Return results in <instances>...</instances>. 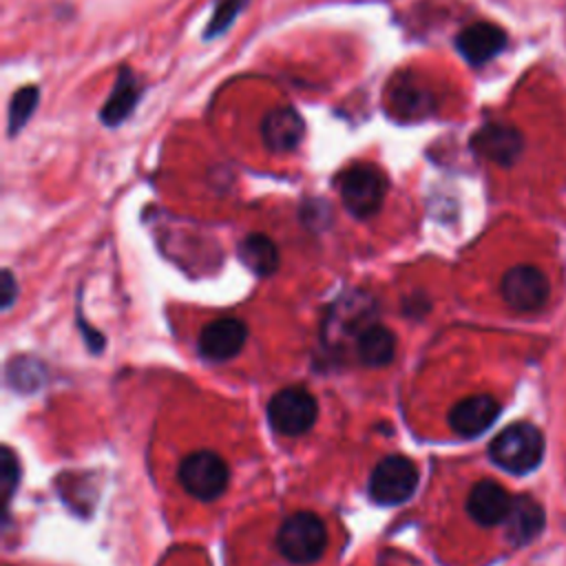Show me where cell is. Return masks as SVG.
I'll return each mask as SVG.
<instances>
[{"instance_id":"obj_1","label":"cell","mask_w":566,"mask_h":566,"mask_svg":"<svg viewBox=\"0 0 566 566\" xmlns=\"http://www.w3.org/2000/svg\"><path fill=\"white\" fill-rule=\"evenodd\" d=\"M544 433L531 422L504 427L489 444L491 460L515 475L533 471L544 458Z\"/></svg>"},{"instance_id":"obj_2","label":"cell","mask_w":566,"mask_h":566,"mask_svg":"<svg viewBox=\"0 0 566 566\" xmlns=\"http://www.w3.org/2000/svg\"><path fill=\"white\" fill-rule=\"evenodd\" d=\"M276 544L281 555L292 564H312L327 548V528L312 511H298L283 520Z\"/></svg>"},{"instance_id":"obj_3","label":"cell","mask_w":566,"mask_h":566,"mask_svg":"<svg viewBox=\"0 0 566 566\" xmlns=\"http://www.w3.org/2000/svg\"><path fill=\"white\" fill-rule=\"evenodd\" d=\"M230 471L226 460L208 449L186 455L179 464L181 486L201 502L217 500L228 489Z\"/></svg>"},{"instance_id":"obj_4","label":"cell","mask_w":566,"mask_h":566,"mask_svg":"<svg viewBox=\"0 0 566 566\" xmlns=\"http://www.w3.org/2000/svg\"><path fill=\"white\" fill-rule=\"evenodd\" d=\"M318 407L314 396L303 387H285L268 402V420L276 433L301 436L316 422Z\"/></svg>"},{"instance_id":"obj_5","label":"cell","mask_w":566,"mask_h":566,"mask_svg":"<svg viewBox=\"0 0 566 566\" xmlns=\"http://www.w3.org/2000/svg\"><path fill=\"white\" fill-rule=\"evenodd\" d=\"M387 192V181L374 166L360 164L343 172L340 177V199L349 214L367 219L378 212Z\"/></svg>"},{"instance_id":"obj_6","label":"cell","mask_w":566,"mask_h":566,"mask_svg":"<svg viewBox=\"0 0 566 566\" xmlns=\"http://www.w3.org/2000/svg\"><path fill=\"white\" fill-rule=\"evenodd\" d=\"M418 486V469L405 455H387L382 458L369 478V495L374 502L394 506L413 495Z\"/></svg>"},{"instance_id":"obj_7","label":"cell","mask_w":566,"mask_h":566,"mask_svg":"<svg viewBox=\"0 0 566 566\" xmlns=\"http://www.w3.org/2000/svg\"><path fill=\"white\" fill-rule=\"evenodd\" d=\"M500 292L509 307L517 312H537L551 296V283L539 268L524 263L504 272Z\"/></svg>"},{"instance_id":"obj_8","label":"cell","mask_w":566,"mask_h":566,"mask_svg":"<svg viewBox=\"0 0 566 566\" xmlns=\"http://www.w3.org/2000/svg\"><path fill=\"white\" fill-rule=\"evenodd\" d=\"M248 338V327L239 318H217L208 323L199 334V354L210 363H223L234 358Z\"/></svg>"},{"instance_id":"obj_9","label":"cell","mask_w":566,"mask_h":566,"mask_svg":"<svg viewBox=\"0 0 566 566\" xmlns=\"http://www.w3.org/2000/svg\"><path fill=\"white\" fill-rule=\"evenodd\" d=\"M513 500L515 497L495 480H480L467 497V511L480 526H495L506 522Z\"/></svg>"},{"instance_id":"obj_10","label":"cell","mask_w":566,"mask_h":566,"mask_svg":"<svg viewBox=\"0 0 566 566\" xmlns=\"http://www.w3.org/2000/svg\"><path fill=\"white\" fill-rule=\"evenodd\" d=\"M500 416V402L489 394L469 396L453 405L449 411V424L458 436L475 438L484 433Z\"/></svg>"},{"instance_id":"obj_11","label":"cell","mask_w":566,"mask_h":566,"mask_svg":"<svg viewBox=\"0 0 566 566\" xmlns=\"http://www.w3.org/2000/svg\"><path fill=\"white\" fill-rule=\"evenodd\" d=\"M455 44H458V51L462 53V57L469 64L478 66V64L489 62L504 49L506 33L491 22H475L460 31Z\"/></svg>"},{"instance_id":"obj_12","label":"cell","mask_w":566,"mask_h":566,"mask_svg":"<svg viewBox=\"0 0 566 566\" xmlns=\"http://www.w3.org/2000/svg\"><path fill=\"white\" fill-rule=\"evenodd\" d=\"M473 148L482 157L509 166L522 153V135L506 124H486L473 135Z\"/></svg>"},{"instance_id":"obj_13","label":"cell","mask_w":566,"mask_h":566,"mask_svg":"<svg viewBox=\"0 0 566 566\" xmlns=\"http://www.w3.org/2000/svg\"><path fill=\"white\" fill-rule=\"evenodd\" d=\"M263 142L274 153H290L303 137V119L292 106H276L263 119Z\"/></svg>"},{"instance_id":"obj_14","label":"cell","mask_w":566,"mask_h":566,"mask_svg":"<svg viewBox=\"0 0 566 566\" xmlns=\"http://www.w3.org/2000/svg\"><path fill=\"white\" fill-rule=\"evenodd\" d=\"M506 537L511 544L522 546L531 542L544 526V511L531 497H515L506 517Z\"/></svg>"},{"instance_id":"obj_15","label":"cell","mask_w":566,"mask_h":566,"mask_svg":"<svg viewBox=\"0 0 566 566\" xmlns=\"http://www.w3.org/2000/svg\"><path fill=\"white\" fill-rule=\"evenodd\" d=\"M358 358L367 367H385L394 360L396 336L382 325H369L358 336Z\"/></svg>"},{"instance_id":"obj_16","label":"cell","mask_w":566,"mask_h":566,"mask_svg":"<svg viewBox=\"0 0 566 566\" xmlns=\"http://www.w3.org/2000/svg\"><path fill=\"white\" fill-rule=\"evenodd\" d=\"M137 97H139V91H137L135 77L130 75L128 69H122L119 77L115 82V88L111 91L108 99L102 106V113H99L102 122L108 124V126L119 124L124 117H128V113L133 111Z\"/></svg>"},{"instance_id":"obj_17","label":"cell","mask_w":566,"mask_h":566,"mask_svg":"<svg viewBox=\"0 0 566 566\" xmlns=\"http://www.w3.org/2000/svg\"><path fill=\"white\" fill-rule=\"evenodd\" d=\"M239 256L259 276H268L279 268V250L274 241L259 232L248 234L239 243Z\"/></svg>"},{"instance_id":"obj_18","label":"cell","mask_w":566,"mask_h":566,"mask_svg":"<svg viewBox=\"0 0 566 566\" xmlns=\"http://www.w3.org/2000/svg\"><path fill=\"white\" fill-rule=\"evenodd\" d=\"M394 106L400 111V115L416 117L427 113L431 102L427 91H420L418 86H411V84H402L394 91Z\"/></svg>"},{"instance_id":"obj_19","label":"cell","mask_w":566,"mask_h":566,"mask_svg":"<svg viewBox=\"0 0 566 566\" xmlns=\"http://www.w3.org/2000/svg\"><path fill=\"white\" fill-rule=\"evenodd\" d=\"M38 97H40V93L35 86H24L13 95V99L9 104V133L11 135L24 126V122L29 119V115L33 113V108L38 104Z\"/></svg>"},{"instance_id":"obj_20","label":"cell","mask_w":566,"mask_h":566,"mask_svg":"<svg viewBox=\"0 0 566 566\" xmlns=\"http://www.w3.org/2000/svg\"><path fill=\"white\" fill-rule=\"evenodd\" d=\"M20 480V467H18V458L13 455V451L9 447L2 449V460H0V486H2V504L4 509L9 506V500L18 486Z\"/></svg>"},{"instance_id":"obj_21","label":"cell","mask_w":566,"mask_h":566,"mask_svg":"<svg viewBox=\"0 0 566 566\" xmlns=\"http://www.w3.org/2000/svg\"><path fill=\"white\" fill-rule=\"evenodd\" d=\"M241 7H243V0H219L217 7H214L212 20H210V24H208L203 35L206 38H214V35L223 33L232 24V20L241 11Z\"/></svg>"},{"instance_id":"obj_22","label":"cell","mask_w":566,"mask_h":566,"mask_svg":"<svg viewBox=\"0 0 566 566\" xmlns=\"http://www.w3.org/2000/svg\"><path fill=\"white\" fill-rule=\"evenodd\" d=\"M2 292H4L2 307L9 310L11 303H13V298H15V283H13V276H11L9 270H4V274H2Z\"/></svg>"}]
</instances>
